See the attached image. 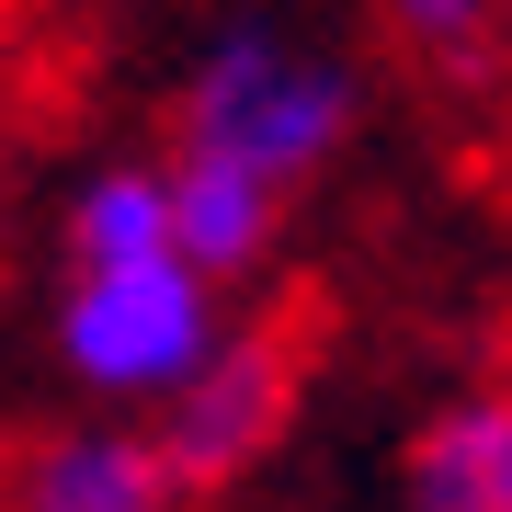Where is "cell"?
<instances>
[{
	"label": "cell",
	"mask_w": 512,
	"mask_h": 512,
	"mask_svg": "<svg viewBox=\"0 0 512 512\" xmlns=\"http://www.w3.org/2000/svg\"><path fill=\"white\" fill-rule=\"evenodd\" d=\"M365 126V80L353 57H330L319 35H296L274 12H239L194 46L183 92H171V160H217L274 183L285 205L319 183Z\"/></svg>",
	"instance_id": "1"
},
{
	"label": "cell",
	"mask_w": 512,
	"mask_h": 512,
	"mask_svg": "<svg viewBox=\"0 0 512 512\" xmlns=\"http://www.w3.org/2000/svg\"><path fill=\"white\" fill-rule=\"evenodd\" d=\"M46 342H57V376H69L80 399H103L114 421H148L205 353L228 342V296L205 285L194 262H171V251L80 262V274L57 285Z\"/></svg>",
	"instance_id": "2"
},
{
	"label": "cell",
	"mask_w": 512,
	"mask_h": 512,
	"mask_svg": "<svg viewBox=\"0 0 512 512\" xmlns=\"http://www.w3.org/2000/svg\"><path fill=\"white\" fill-rule=\"evenodd\" d=\"M285 433H296V342L285 330H239V319H228V342L148 410V444H160V467H171L183 501L239 490Z\"/></svg>",
	"instance_id": "3"
},
{
	"label": "cell",
	"mask_w": 512,
	"mask_h": 512,
	"mask_svg": "<svg viewBox=\"0 0 512 512\" xmlns=\"http://www.w3.org/2000/svg\"><path fill=\"white\" fill-rule=\"evenodd\" d=\"M12 512H194L171 490L160 444H148V421H69V433H46L35 456L12 467Z\"/></svg>",
	"instance_id": "4"
},
{
	"label": "cell",
	"mask_w": 512,
	"mask_h": 512,
	"mask_svg": "<svg viewBox=\"0 0 512 512\" xmlns=\"http://www.w3.org/2000/svg\"><path fill=\"white\" fill-rule=\"evenodd\" d=\"M399 512H512V387H456L399 444Z\"/></svg>",
	"instance_id": "5"
},
{
	"label": "cell",
	"mask_w": 512,
	"mask_h": 512,
	"mask_svg": "<svg viewBox=\"0 0 512 512\" xmlns=\"http://www.w3.org/2000/svg\"><path fill=\"white\" fill-rule=\"evenodd\" d=\"M160 171H171V262H194L217 296H239L262 262L285 251V217H296V205L274 183L217 171V160H171V148H160Z\"/></svg>",
	"instance_id": "6"
},
{
	"label": "cell",
	"mask_w": 512,
	"mask_h": 512,
	"mask_svg": "<svg viewBox=\"0 0 512 512\" xmlns=\"http://www.w3.org/2000/svg\"><path fill=\"white\" fill-rule=\"evenodd\" d=\"M57 251L80 262H137V251H171V171L160 160H92L57 205Z\"/></svg>",
	"instance_id": "7"
},
{
	"label": "cell",
	"mask_w": 512,
	"mask_h": 512,
	"mask_svg": "<svg viewBox=\"0 0 512 512\" xmlns=\"http://www.w3.org/2000/svg\"><path fill=\"white\" fill-rule=\"evenodd\" d=\"M387 35L421 80L467 92V80L501 69V35H512V0H387Z\"/></svg>",
	"instance_id": "8"
}]
</instances>
